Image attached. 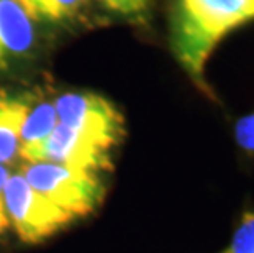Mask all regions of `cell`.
<instances>
[{"label": "cell", "mask_w": 254, "mask_h": 253, "mask_svg": "<svg viewBox=\"0 0 254 253\" xmlns=\"http://www.w3.org/2000/svg\"><path fill=\"white\" fill-rule=\"evenodd\" d=\"M25 179L46 199L67 212L72 219L94 212L104 199L102 173L72 166L35 161L20 171Z\"/></svg>", "instance_id": "2"}, {"label": "cell", "mask_w": 254, "mask_h": 253, "mask_svg": "<svg viewBox=\"0 0 254 253\" xmlns=\"http://www.w3.org/2000/svg\"><path fill=\"white\" fill-rule=\"evenodd\" d=\"M58 125V115L53 102L40 100L31 102L26 114L20 140V158L26 161L28 156L50 137V133Z\"/></svg>", "instance_id": "8"}, {"label": "cell", "mask_w": 254, "mask_h": 253, "mask_svg": "<svg viewBox=\"0 0 254 253\" xmlns=\"http://www.w3.org/2000/svg\"><path fill=\"white\" fill-rule=\"evenodd\" d=\"M253 20L254 0H171V50L197 87L208 90L205 66L218 43Z\"/></svg>", "instance_id": "1"}, {"label": "cell", "mask_w": 254, "mask_h": 253, "mask_svg": "<svg viewBox=\"0 0 254 253\" xmlns=\"http://www.w3.org/2000/svg\"><path fill=\"white\" fill-rule=\"evenodd\" d=\"M105 12L125 18H141L148 12L151 0H94Z\"/></svg>", "instance_id": "11"}, {"label": "cell", "mask_w": 254, "mask_h": 253, "mask_svg": "<svg viewBox=\"0 0 254 253\" xmlns=\"http://www.w3.org/2000/svg\"><path fill=\"white\" fill-rule=\"evenodd\" d=\"M58 122L113 150L125 135L120 110L95 92H64L53 100Z\"/></svg>", "instance_id": "4"}, {"label": "cell", "mask_w": 254, "mask_h": 253, "mask_svg": "<svg viewBox=\"0 0 254 253\" xmlns=\"http://www.w3.org/2000/svg\"><path fill=\"white\" fill-rule=\"evenodd\" d=\"M5 207L10 229L25 244H38L50 239L74 220L40 194L21 173L8 176L5 184Z\"/></svg>", "instance_id": "3"}, {"label": "cell", "mask_w": 254, "mask_h": 253, "mask_svg": "<svg viewBox=\"0 0 254 253\" xmlns=\"http://www.w3.org/2000/svg\"><path fill=\"white\" fill-rule=\"evenodd\" d=\"M10 174H12L10 166L0 165V235L10 230V220L7 215V207H5V184H7Z\"/></svg>", "instance_id": "13"}, {"label": "cell", "mask_w": 254, "mask_h": 253, "mask_svg": "<svg viewBox=\"0 0 254 253\" xmlns=\"http://www.w3.org/2000/svg\"><path fill=\"white\" fill-rule=\"evenodd\" d=\"M112 152L113 150L104 147L102 143L80 135L58 122L50 137L28 156L25 163L51 161L72 168L104 173L110 166Z\"/></svg>", "instance_id": "5"}, {"label": "cell", "mask_w": 254, "mask_h": 253, "mask_svg": "<svg viewBox=\"0 0 254 253\" xmlns=\"http://www.w3.org/2000/svg\"><path fill=\"white\" fill-rule=\"evenodd\" d=\"M33 99L25 92L0 90V165L10 166L20 158V140Z\"/></svg>", "instance_id": "7"}, {"label": "cell", "mask_w": 254, "mask_h": 253, "mask_svg": "<svg viewBox=\"0 0 254 253\" xmlns=\"http://www.w3.org/2000/svg\"><path fill=\"white\" fill-rule=\"evenodd\" d=\"M225 253H254V212H246Z\"/></svg>", "instance_id": "10"}, {"label": "cell", "mask_w": 254, "mask_h": 253, "mask_svg": "<svg viewBox=\"0 0 254 253\" xmlns=\"http://www.w3.org/2000/svg\"><path fill=\"white\" fill-rule=\"evenodd\" d=\"M35 23L15 0H0V71L26 59L35 48Z\"/></svg>", "instance_id": "6"}, {"label": "cell", "mask_w": 254, "mask_h": 253, "mask_svg": "<svg viewBox=\"0 0 254 253\" xmlns=\"http://www.w3.org/2000/svg\"><path fill=\"white\" fill-rule=\"evenodd\" d=\"M235 140L248 153H254V112L241 117L235 125Z\"/></svg>", "instance_id": "12"}, {"label": "cell", "mask_w": 254, "mask_h": 253, "mask_svg": "<svg viewBox=\"0 0 254 253\" xmlns=\"http://www.w3.org/2000/svg\"><path fill=\"white\" fill-rule=\"evenodd\" d=\"M33 23H66L82 12L85 0H15Z\"/></svg>", "instance_id": "9"}]
</instances>
